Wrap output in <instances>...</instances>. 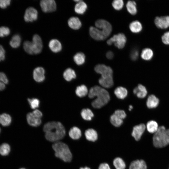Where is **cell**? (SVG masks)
Listing matches in <instances>:
<instances>
[{
	"label": "cell",
	"instance_id": "21",
	"mask_svg": "<svg viewBox=\"0 0 169 169\" xmlns=\"http://www.w3.org/2000/svg\"><path fill=\"white\" fill-rule=\"evenodd\" d=\"M86 138L88 141L94 142L98 138V134L95 130L90 128L86 130L85 132Z\"/></svg>",
	"mask_w": 169,
	"mask_h": 169
},
{
	"label": "cell",
	"instance_id": "30",
	"mask_svg": "<svg viewBox=\"0 0 169 169\" xmlns=\"http://www.w3.org/2000/svg\"><path fill=\"white\" fill-rule=\"evenodd\" d=\"M127 9L131 14L134 15L137 12L136 4V3L133 1H129L126 4Z\"/></svg>",
	"mask_w": 169,
	"mask_h": 169
},
{
	"label": "cell",
	"instance_id": "22",
	"mask_svg": "<svg viewBox=\"0 0 169 169\" xmlns=\"http://www.w3.org/2000/svg\"><path fill=\"white\" fill-rule=\"evenodd\" d=\"M77 3L74 8L75 12L78 14H83L87 8L86 4L82 0H79Z\"/></svg>",
	"mask_w": 169,
	"mask_h": 169
},
{
	"label": "cell",
	"instance_id": "15",
	"mask_svg": "<svg viewBox=\"0 0 169 169\" xmlns=\"http://www.w3.org/2000/svg\"><path fill=\"white\" fill-rule=\"evenodd\" d=\"M45 70L43 67H36L34 69L33 72V79L38 82L43 81L45 78Z\"/></svg>",
	"mask_w": 169,
	"mask_h": 169
},
{
	"label": "cell",
	"instance_id": "34",
	"mask_svg": "<svg viewBox=\"0 0 169 169\" xmlns=\"http://www.w3.org/2000/svg\"><path fill=\"white\" fill-rule=\"evenodd\" d=\"M21 38L19 35L15 34L13 36L9 42L10 45L13 48H17L21 42Z\"/></svg>",
	"mask_w": 169,
	"mask_h": 169
},
{
	"label": "cell",
	"instance_id": "38",
	"mask_svg": "<svg viewBox=\"0 0 169 169\" xmlns=\"http://www.w3.org/2000/svg\"><path fill=\"white\" fill-rule=\"evenodd\" d=\"M23 48L26 52L30 54H33V49L32 42L25 41L23 44Z\"/></svg>",
	"mask_w": 169,
	"mask_h": 169
},
{
	"label": "cell",
	"instance_id": "36",
	"mask_svg": "<svg viewBox=\"0 0 169 169\" xmlns=\"http://www.w3.org/2000/svg\"><path fill=\"white\" fill-rule=\"evenodd\" d=\"M110 120L111 123L116 127L120 126L123 123V120L117 117L114 114L110 117Z\"/></svg>",
	"mask_w": 169,
	"mask_h": 169
},
{
	"label": "cell",
	"instance_id": "12",
	"mask_svg": "<svg viewBox=\"0 0 169 169\" xmlns=\"http://www.w3.org/2000/svg\"><path fill=\"white\" fill-rule=\"evenodd\" d=\"M154 23L158 28L166 29L169 27V16L156 17L155 19Z\"/></svg>",
	"mask_w": 169,
	"mask_h": 169
},
{
	"label": "cell",
	"instance_id": "6",
	"mask_svg": "<svg viewBox=\"0 0 169 169\" xmlns=\"http://www.w3.org/2000/svg\"><path fill=\"white\" fill-rule=\"evenodd\" d=\"M126 41V38L124 34L120 33L114 35L107 41V44L111 45L114 44L119 49H121L124 47Z\"/></svg>",
	"mask_w": 169,
	"mask_h": 169
},
{
	"label": "cell",
	"instance_id": "8",
	"mask_svg": "<svg viewBox=\"0 0 169 169\" xmlns=\"http://www.w3.org/2000/svg\"><path fill=\"white\" fill-rule=\"evenodd\" d=\"M89 33L92 38L97 40H103L108 37L102 30L93 26L90 27Z\"/></svg>",
	"mask_w": 169,
	"mask_h": 169
},
{
	"label": "cell",
	"instance_id": "1",
	"mask_svg": "<svg viewBox=\"0 0 169 169\" xmlns=\"http://www.w3.org/2000/svg\"><path fill=\"white\" fill-rule=\"evenodd\" d=\"M43 131L46 139L54 142L62 139L66 134L64 126L58 121H52L46 123L44 126Z\"/></svg>",
	"mask_w": 169,
	"mask_h": 169
},
{
	"label": "cell",
	"instance_id": "18",
	"mask_svg": "<svg viewBox=\"0 0 169 169\" xmlns=\"http://www.w3.org/2000/svg\"><path fill=\"white\" fill-rule=\"evenodd\" d=\"M147 165L143 160H137L132 161L130 164L129 169H146Z\"/></svg>",
	"mask_w": 169,
	"mask_h": 169
},
{
	"label": "cell",
	"instance_id": "29",
	"mask_svg": "<svg viewBox=\"0 0 169 169\" xmlns=\"http://www.w3.org/2000/svg\"><path fill=\"white\" fill-rule=\"evenodd\" d=\"M153 56V52L152 50L149 48L144 49L142 51L141 57L144 60H150L152 58Z\"/></svg>",
	"mask_w": 169,
	"mask_h": 169
},
{
	"label": "cell",
	"instance_id": "55",
	"mask_svg": "<svg viewBox=\"0 0 169 169\" xmlns=\"http://www.w3.org/2000/svg\"></svg>",
	"mask_w": 169,
	"mask_h": 169
},
{
	"label": "cell",
	"instance_id": "25",
	"mask_svg": "<svg viewBox=\"0 0 169 169\" xmlns=\"http://www.w3.org/2000/svg\"><path fill=\"white\" fill-rule=\"evenodd\" d=\"M129 28L132 32L137 33L141 31L142 27L141 23L139 21L135 20L130 23Z\"/></svg>",
	"mask_w": 169,
	"mask_h": 169
},
{
	"label": "cell",
	"instance_id": "24",
	"mask_svg": "<svg viewBox=\"0 0 169 169\" xmlns=\"http://www.w3.org/2000/svg\"><path fill=\"white\" fill-rule=\"evenodd\" d=\"M128 93L126 89L119 86L117 87L114 90V94L117 98L120 99H123L127 96Z\"/></svg>",
	"mask_w": 169,
	"mask_h": 169
},
{
	"label": "cell",
	"instance_id": "13",
	"mask_svg": "<svg viewBox=\"0 0 169 169\" xmlns=\"http://www.w3.org/2000/svg\"><path fill=\"white\" fill-rule=\"evenodd\" d=\"M146 126L143 124H141L134 126L131 134L132 136L136 141H139L144 133Z\"/></svg>",
	"mask_w": 169,
	"mask_h": 169
},
{
	"label": "cell",
	"instance_id": "11",
	"mask_svg": "<svg viewBox=\"0 0 169 169\" xmlns=\"http://www.w3.org/2000/svg\"><path fill=\"white\" fill-rule=\"evenodd\" d=\"M33 54H38L40 53L43 48V42L41 38L37 34L33 35L32 41Z\"/></svg>",
	"mask_w": 169,
	"mask_h": 169
},
{
	"label": "cell",
	"instance_id": "2",
	"mask_svg": "<svg viewBox=\"0 0 169 169\" xmlns=\"http://www.w3.org/2000/svg\"><path fill=\"white\" fill-rule=\"evenodd\" d=\"M88 96L90 98L96 97L91 104L94 108L97 109L101 108L105 105L110 99L109 92L104 88L97 85L90 89Z\"/></svg>",
	"mask_w": 169,
	"mask_h": 169
},
{
	"label": "cell",
	"instance_id": "54",
	"mask_svg": "<svg viewBox=\"0 0 169 169\" xmlns=\"http://www.w3.org/2000/svg\"><path fill=\"white\" fill-rule=\"evenodd\" d=\"M1 128H0V132H1Z\"/></svg>",
	"mask_w": 169,
	"mask_h": 169
},
{
	"label": "cell",
	"instance_id": "49",
	"mask_svg": "<svg viewBox=\"0 0 169 169\" xmlns=\"http://www.w3.org/2000/svg\"><path fill=\"white\" fill-rule=\"evenodd\" d=\"M114 56V54L111 51H109L106 53V56L109 59H112L113 58Z\"/></svg>",
	"mask_w": 169,
	"mask_h": 169
},
{
	"label": "cell",
	"instance_id": "51",
	"mask_svg": "<svg viewBox=\"0 0 169 169\" xmlns=\"http://www.w3.org/2000/svg\"><path fill=\"white\" fill-rule=\"evenodd\" d=\"M79 169H91L90 167L85 166L84 167H81Z\"/></svg>",
	"mask_w": 169,
	"mask_h": 169
},
{
	"label": "cell",
	"instance_id": "44",
	"mask_svg": "<svg viewBox=\"0 0 169 169\" xmlns=\"http://www.w3.org/2000/svg\"><path fill=\"white\" fill-rule=\"evenodd\" d=\"M10 0H0V7L2 8H5L10 3Z\"/></svg>",
	"mask_w": 169,
	"mask_h": 169
},
{
	"label": "cell",
	"instance_id": "10",
	"mask_svg": "<svg viewBox=\"0 0 169 169\" xmlns=\"http://www.w3.org/2000/svg\"><path fill=\"white\" fill-rule=\"evenodd\" d=\"M38 17L37 10L34 8L29 7L26 10L24 18L27 22H32L37 20Z\"/></svg>",
	"mask_w": 169,
	"mask_h": 169
},
{
	"label": "cell",
	"instance_id": "41",
	"mask_svg": "<svg viewBox=\"0 0 169 169\" xmlns=\"http://www.w3.org/2000/svg\"><path fill=\"white\" fill-rule=\"evenodd\" d=\"M10 33V31L8 28L4 26L0 27V37H3L8 36Z\"/></svg>",
	"mask_w": 169,
	"mask_h": 169
},
{
	"label": "cell",
	"instance_id": "53",
	"mask_svg": "<svg viewBox=\"0 0 169 169\" xmlns=\"http://www.w3.org/2000/svg\"><path fill=\"white\" fill-rule=\"evenodd\" d=\"M25 169V168H20V169Z\"/></svg>",
	"mask_w": 169,
	"mask_h": 169
},
{
	"label": "cell",
	"instance_id": "7",
	"mask_svg": "<svg viewBox=\"0 0 169 169\" xmlns=\"http://www.w3.org/2000/svg\"><path fill=\"white\" fill-rule=\"evenodd\" d=\"M40 4L42 10L45 13L54 12L56 9V4L54 0H42Z\"/></svg>",
	"mask_w": 169,
	"mask_h": 169
},
{
	"label": "cell",
	"instance_id": "3",
	"mask_svg": "<svg viewBox=\"0 0 169 169\" xmlns=\"http://www.w3.org/2000/svg\"><path fill=\"white\" fill-rule=\"evenodd\" d=\"M95 70L101 74L99 80L100 84L103 87L110 88L114 84L113 79V70L110 67L104 64H98L95 67Z\"/></svg>",
	"mask_w": 169,
	"mask_h": 169
},
{
	"label": "cell",
	"instance_id": "27",
	"mask_svg": "<svg viewBox=\"0 0 169 169\" xmlns=\"http://www.w3.org/2000/svg\"><path fill=\"white\" fill-rule=\"evenodd\" d=\"M157 123L156 121L151 120L147 123L146 126L148 131L151 133H155L158 129Z\"/></svg>",
	"mask_w": 169,
	"mask_h": 169
},
{
	"label": "cell",
	"instance_id": "5",
	"mask_svg": "<svg viewBox=\"0 0 169 169\" xmlns=\"http://www.w3.org/2000/svg\"><path fill=\"white\" fill-rule=\"evenodd\" d=\"M52 147L56 157L65 162H69L71 161L72 154L66 144L59 141L54 142Z\"/></svg>",
	"mask_w": 169,
	"mask_h": 169
},
{
	"label": "cell",
	"instance_id": "32",
	"mask_svg": "<svg viewBox=\"0 0 169 169\" xmlns=\"http://www.w3.org/2000/svg\"><path fill=\"white\" fill-rule=\"evenodd\" d=\"M73 59L74 62L78 65H81L85 62V57L83 53L78 52L74 55Z\"/></svg>",
	"mask_w": 169,
	"mask_h": 169
},
{
	"label": "cell",
	"instance_id": "46",
	"mask_svg": "<svg viewBox=\"0 0 169 169\" xmlns=\"http://www.w3.org/2000/svg\"><path fill=\"white\" fill-rule=\"evenodd\" d=\"M138 51L136 49H134L131 53V58L132 60H135L138 58Z\"/></svg>",
	"mask_w": 169,
	"mask_h": 169
},
{
	"label": "cell",
	"instance_id": "40",
	"mask_svg": "<svg viewBox=\"0 0 169 169\" xmlns=\"http://www.w3.org/2000/svg\"><path fill=\"white\" fill-rule=\"evenodd\" d=\"M112 5L115 9L117 10H120L123 7V1L122 0H114L112 3Z\"/></svg>",
	"mask_w": 169,
	"mask_h": 169
},
{
	"label": "cell",
	"instance_id": "31",
	"mask_svg": "<svg viewBox=\"0 0 169 169\" xmlns=\"http://www.w3.org/2000/svg\"><path fill=\"white\" fill-rule=\"evenodd\" d=\"M88 93V89L84 85H81L77 87L75 90L76 95L80 97L85 96Z\"/></svg>",
	"mask_w": 169,
	"mask_h": 169
},
{
	"label": "cell",
	"instance_id": "39",
	"mask_svg": "<svg viewBox=\"0 0 169 169\" xmlns=\"http://www.w3.org/2000/svg\"><path fill=\"white\" fill-rule=\"evenodd\" d=\"M28 101L32 109H35L39 107L40 101L38 99L35 98L28 99Z\"/></svg>",
	"mask_w": 169,
	"mask_h": 169
},
{
	"label": "cell",
	"instance_id": "52",
	"mask_svg": "<svg viewBox=\"0 0 169 169\" xmlns=\"http://www.w3.org/2000/svg\"><path fill=\"white\" fill-rule=\"evenodd\" d=\"M133 108V106L132 105H130L129 106V110H131Z\"/></svg>",
	"mask_w": 169,
	"mask_h": 169
},
{
	"label": "cell",
	"instance_id": "23",
	"mask_svg": "<svg viewBox=\"0 0 169 169\" xmlns=\"http://www.w3.org/2000/svg\"><path fill=\"white\" fill-rule=\"evenodd\" d=\"M69 137L73 140H78L81 136V132L78 127L74 126L71 128L69 132Z\"/></svg>",
	"mask_w": 169,
	"mask_h": 169
},
{
	"label": "cell",
	"instance_id": "45",
	"mask_svg": "<svg viewBox=\"0 0 169 169\" xmlns=\"http://www.w3.org/2000/svg\"><path fill=\"white\" fill-rule=\"evenodd\" d=\"M0 80L5 84L8 83V78L4 73L0 72Z\"/></svg>",
	"mask_w": 169,
	"mask_h": 169
},
{
	"label": "cell",
	"instance_id": "19",
	"mask_svg": "<svg viewBox=\"0 0 169 169\" xmlns=\"http://www.w3.org/2000/svg\"><path fill=\"white\" fill-rule=\"evenodd\" d=\"M68 23L69 27L74 30L79 29L82 25L78 17H75L70 18L68 20Z\"/></svg>",
	"mask_w": 169,
	"mask_h": 169
},
{
	"label": "cell",
	"instance_id": "42",
	"mask_svg": "<svg viewBox=\"0 0 169 169\" xmlns=\"http://www.w3.org/2000/svg\"><path fill=\"white\" fill-rule=\"evenodd\" d=\"M114 114L122 120L126 117V115L124 110H116Z\"/></svg>",
	"mask_w": 169,
	"mask_h": 169
},
{
	"label": "cell",
	"instance_id": "37",
	"mask_svg": "<svg viewBox=\"0 0 169 169\" xmlns=\"http://www.w3.org/2000/svg\"><path fill=\"white\" fill-rule=\"evenodd\" d=\"M11 150L9 145L7 143H3L0 145V154L3 156L8 155Z\"/></svg>",
	"mask_w": 169,
	"mask_h": 169
},
{
	"label": "cell",
	"instance_id": "26",
	"mask_svg": "<svg viewBox=\"0 0 169 169\" xmlns=\"http://www.w3.org/2000/svg\"><path fill=\"white\" fill-rule=\"evenodd\" d=\"M63 76L65 79L68 81H70L76 77L75 72L70 68L67 69L64 71Z\"/></svg>",
	"mask_w": 169,
	"mask_h": 169
},
{
	"label": "cell",
	"instance_id": "16",
	"mask_svg": "<svg viewBox=\"0 0 169 169\" xmlns=\"http://www.w3.org/2000/svg\"><path fill=\"white\" fill-rule=\"evenodd\" d=\"M49 46L53 52L58 53L62 50V45L60 42L56 39H53L49 42Z\"/></svg>",
	"mask_w": 169,
	"mask_h": 169
},
{
	"label": "cell",
	"instance_id": "20",
	"mask_svg": "<svg viewBox=\"0 0 169 169\" xmlns=\"http://www.w3.org/2000/svg\"><path fill=\"white\" fill-rule=\"evenodd\" d=\"M159 100L155 95H149L147 100L146 104L147 107L150 109H153L157 106L159 104Z\"/></svg>",
	"mask_w": 169,
	"mask_h": 169
},
{
	"label": "cell",
	"instance_id": "50",
	"mask_svg": "<svg viewBox=\"0 0 169 169\" xmlns=\"http://www.w3.org/2000/svg\"><path fill=\"white\" fill-rule=\"evenodd\" d=\"M5 88V84L0 80V91L4 90Z\"/></svg>",
	"mask_w": 169,
	"mask_h": 169
},
{
	"label": "cell",
	"instance_id": "35",
	"mask_svg": "<svg viewBox=\"0 0 169 169\" xmlns=\"http://www.w3.org/2000/svg\"><path fill=\"white\" fill-rule=\"evenodd\" d=\"M113 164L116 169H125V164L123 160L120 157H116L113 160Z\"/></svg>",
	"mask_w": 169,
	"mask_h": 169
},
{
	"label": "cell",
	"instance_id": "33",
	"mask_svg": "<svg viewBox=\"0 0 169 169\" xmlns=\"http://www.w3.org/2000/svg\"><path fill=\"white\" fill-rule=\"evenodd\" d=\"M81 115L82 118L86 120H91L94 116L92 111L88 108L82 110L81 112Z\"/></svg>",
	"mask_w": 169,
	"mask_h": 169
},
{
	"label": "cell",
	"instance_id": "43",
	"mask_svg": "<svg viewBox=\"0 0 169 169\" xmlns=\"http://www.w3.org/2000/svg\"><path fill=\"white\" fill-rule=\"evenodd\" d=\"M161 40L164 44L169 45V31L166 32L162 35Z\"/></svg>",
	"mask_w": 169,
	"mask_h": 169
},
{
	"label": "cell",
	"instance_id": "14",
	"mask_svg": "<svg viewBox=\"0 0 169 169\" xmlns=\"http://www.w3.org/2000/svg\"><path fill=\"white\" fill-rule=\"evenodd\" d=\"M26 118L28 123L32 126L37 127L41 123V118L36 115L33 112L27 114Z\"/></svg>",
	"mask_w": 169,
	"mask_h": 169
},
{
	"label": "cell",
	"instance_id": "47",
	"mask_svg": "<svg viewBox=\"0 0 169 169\" xmlns=\"http://www.w3.org/2000/svg\"><path fill=\"white\" fill-rule=\"evenodd\" d=\"M5 51L3 47L0 45V61L3 60L5 58Z\"/></svg>",
	"mask_w": 169,
	"mask_h": 169
},
{
	"label": "cell",
	"instance_id": "48",
	"mask_svg": "<svg viewBox=\"0 0 169 169\" xmlns=\"http://www.w3.org/2000/svg\"><path fill=\"white\" fill-rule=\"evenodd\" d=\"M98 169H110V168L108 164L103 163L100 165Z\"/></svg>",
	"mask_w": 169,
	"mask_h": 169
},
{
	"label": "cell",
	"instance_id": "4",
	"mask_svg": "<svg viewBox=\"0 0 169 169\" xmlns=\"http://www.w3.org/2000/svg\"><path fill=\"white\" fill-rule=\"evenodd\" d=\"M154 146L156 148H162L169 144V129L164 126L159 127L152 138Z\"/></svg>",
	"mask_w": 169,
	"mask_h": 169
},
{
	"label": "cell",
	"instance_id": "28",
	"mask_svg": "<svg viewBox=\"0 0 169 169\" xmlns=\"http://www.w3.org/2000/svg\"><path fill=\"white\" fill-rule=\"evenodd\" d=\"M12 118L11 116L6 113L0 115V124L4 126H9L11 123Z\"/></svg>",
	"mask_w": 169,
	"mask_h": 169
},
{
	"label": "cell",
	"instance_id": "9",
	"mask_svg": "<svg viewBox=\"0 0 169 169\" xmlns=\"http://www.w3.org/2000/svg\"><path fill=\"white\" fill-rule=\"evenodd\" d=\"M96 28L101 29L109 36L112 31L111 24L106 20L100 19L97 20L95 23Z\"/></svg>",
	"mask_w": 169,
	"mask_h": 169
},
{
	"label": "cell",
	"instance_id": "17",
	"mask_svg": "<svg viewBox=\"0 0 169 169\" xmlns=\"http://www.w3.org/2000/svg\"><path fill=\"white\" fill-rule=\"evenodd\" d=\"M134 93L140 98H145L147 92L146 88L141 84H139L133 90Z\"/></svg>",
	"mask_w": 169,
	"mask_h": 169
}]
</instances>
